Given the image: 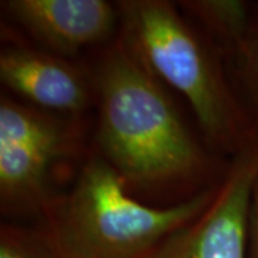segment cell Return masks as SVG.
Listing matches in <instances>:
<instances>
[{
  "mask_svg": "<svg viewBox=\"0 0 258 258\" xmlns=\"http://www.w3.org/2000/svg\"><path fill=\"white\" fill-rule=\"evenodd\" d=\"M91 69L98 109L91 148L132 197L171 207L221 181L228 164L222 166L211 148L197 139L164 83L119 37L103 46Z\"/></svg>",
  "mask_w": 258,
  "mask_h": 258,
  "instance_id": "6da1fadb",
  "label": "cell"
},
{
  "mask_svg": "<svg viewBox=\"0 0 258 258\" xmlns=\"http://www.w3.org/2000/svg\"><path fill=\"white\" fill-rule=\"evenodd\" d=\"M118 37L129 53L189 103L207 145L234 157L258 135L224 59L168 0H120Z\"/></svg>",
  "mask_w": 258,
  "mask_h": 258,
  "instance_id": "7a4b0ae2",
  "label": "cell"
},
{
  "mask_svg": "<svg viewBox=\"0 0 258 258\" xmlns=\"http://www.w3.org/2000/svg\"><path fill=\"white\" fill-rule=\"evenodd\" d=\"M218 184L185 203L148 205L91 148L74 185L43 210L36 231L56 258H149L211 204Z\"/></svg>",
  "mask_w": 258,
  "mask_h": 258,
  "instance_id": "3957f363",
  "label": "cell"
},
{
  "mask_svg": "<svg viewBox=\"0 0 258 258\" xmlns=\"http://www.w3.org/2000/svg\"><path fill=\"white\" fill-rule=\"evenodd\" d=\"M83 116L37 109L2 95L0 208L6 215H40L59 195V172L89 155Z\"/></svg>",
  "mask_w": 258,
  "mask_h": 258,
  "instance_id": "277c9868",
  "label": "cell"
},
{
  "mask_svg": "<svg viewBox=\"0 0 258 258\" xmlns=\"http://www.w3.org/2000/svg\"><path fill=\"white\" fill-rule=\"evenodd\" d=\"M258 179V135L228 159L211 204L149 258H248V211Z\"/></svg>",
  "mask_w": 258,
  "mask_h": 258,
  "instance_id": "5b68a950",
  "label": "cell"
},
{
  "mask_svg": "<svg viewBox=\"0 0 258 258\" xmlns=\"http://www.w3.org/2000/svg\"><path fill=\"white\" fill-rule=\"evenodd\" d=\"M0 81L32 106L57 115L83 116L96 103L92 69L45 49H3Z\"/></svg>",
  "mask_w": 258,
  "mask_h": 258,
  "instance_id": "8992f818",
  "label": "cell"
},
{
  "mask_svg": "<svg viewBox=\"0 0 258 258\" xmlns=\"http://www.w3.org/2000/svg\"><path fill=\"white\" fill-rule=\"evenodd\" d=\"M2 9L45 50L68 59L111 43L119 30L118 6L106 0H6Z\"/></svg>",
  "mask_w": 258,
  "mask_h": 258,
  "instance_id": "52a82bcc",
  "label": "cell"
},
{
  "mask_svg": "<svg viewBox=\"0 0 258 258\" xmlns=\"http://www.w3.org/2000/svg\"><path fill=\"white\" fill-rule=\"evenodd\" d=\"M254 2L182 0L179 9L201 30L225 62L235 53L248 30Z\"/></svg>",
  "mask_w": 258,
  "mask_h": 258,
  "instance_id": "ba28073f",
  "label": "cell"
},
{
  "mask_svg": "<svg viewBox=\"0 0 258 258\" xmlns=\"http://www.w3.org/2000/svg\"><path fill=\"white\" fill-rule=\"evenodd\" d=\"M225 64L238 96L258 131V2L252 5L245 36Z\"/></svg>",
  "mask_w": 258,
  "mask_h": 258,
  "instance_id": "9c48e42d",
  "label": "cell"
},
{
  "mask_svg": "<svg viewBox=\"0 0 258 258\" xmlns=\"http://www.w3.org/2000/svg\"><path fill=\"white\" fill-rule=\"evenodd\" d=\"M0 258H56L36 230L2 224Z\"/></svg>",
  "mask_w": 258,
  "mask_h": 258,
  "instance_id": "30bf717a",
  "label": "cell"
},
{
  "mask_svg": "<svg viewBox=\"0 0 258 258\" xmlns=\"http://www.w3.org/2000/svg\"><path fill=\"white\" fill-rule=\"evenodd\" d=\"M248 258H258V179L254 185L249 203Z\"/></svg>",
  "mask_w": 258,
  "mask_h": 258,
  "instance_id": "8fae6325",
  "label": "cell"
}]
</instances>
